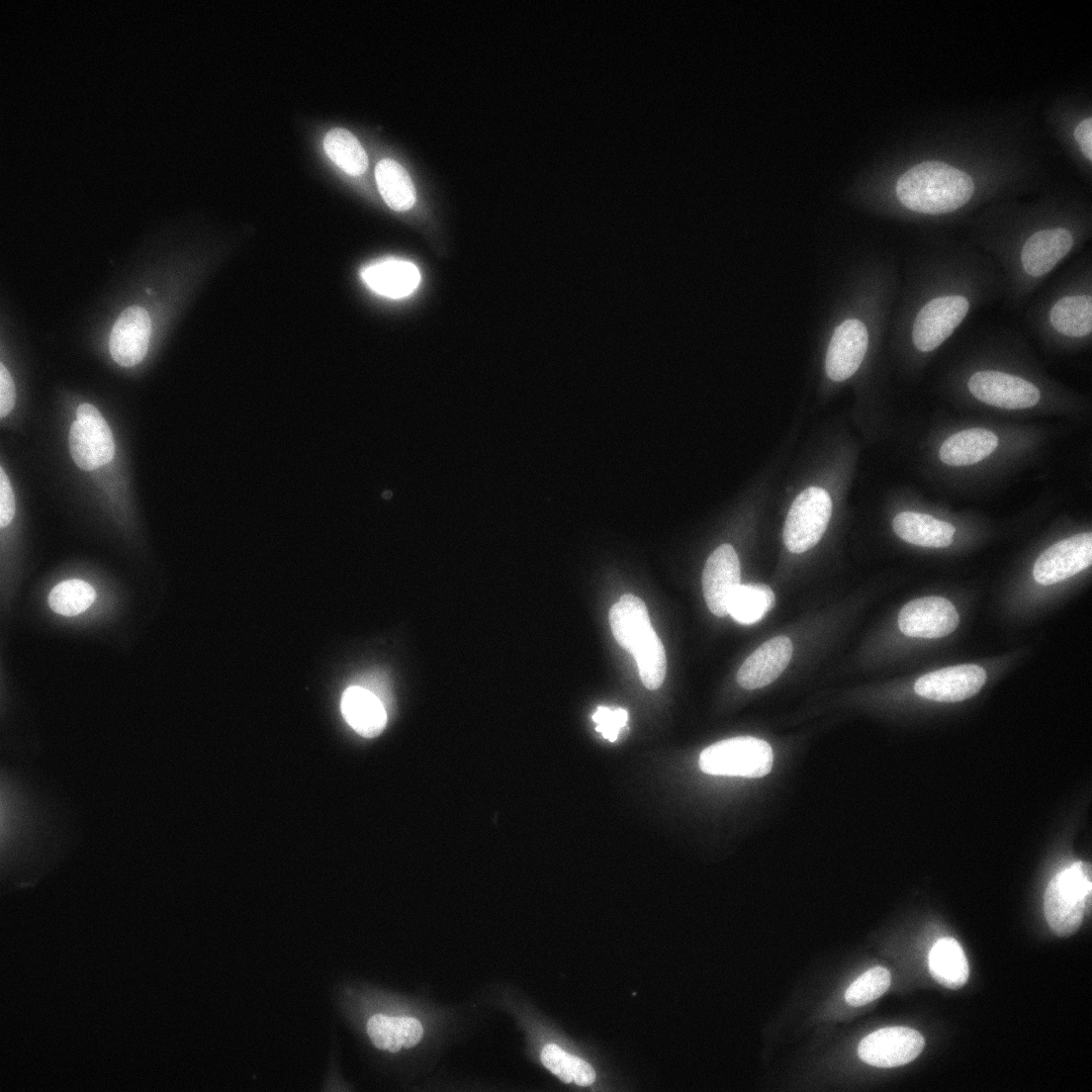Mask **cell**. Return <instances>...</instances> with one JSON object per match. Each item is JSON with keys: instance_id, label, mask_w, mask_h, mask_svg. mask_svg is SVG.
<instances>
[{"instance_id": "6da1fadb", "label": "cell", "mask_w": 1092, "mask_h": 1092, "mask_svg": "<svg viewBox=\"0 0 1092 1092\" xmlns=\"http://www.w3.org/2000/svg\"><path fill=\"white\" fill-rule=\"evenodd\" d=\"M1003 293L999 269L974 244L932 242L912 273L904 337L917 355H931Z\"/></svg>"}, {"instance_id": "7a4b0ae2", "label": "cell", "mask_w": 1092, "mask_h": 1092, "mask_svg": "<svg viewBox=\"0 0 1092 1092\" xmlns=\"http://www.w3.org/2000/svg\"><path fill=\"white\" fill-rule=\"evenodd\" d=\"M1069 218L994 222L977 230L971 243L999 269L1007 310L1023 309L1061 265L1086 249V223Z\"/></svg>"}, {"instance_id": "3957f363", "label": "cell", "mask_w": 1092, "mask_h": 1092, "mask_svg": "<svg viewBox=\"0 0 1092 1092\" xmlns=\"http://www.w3.org/2000/svg\"><path fill=\"white\" fill-rule=\"evenodd\" d=\"M1030 333L1045 346L1076 350L1092 337V253L1090 248L1047 281L1023 308Z\"/></svg>"}, {"instance_id": "277c9868", "label": "cell", "mask_w": 1092, "mask_h": 1092, "mask_svg": "<svg viewBox=\"0 0 1092 1092\" xmlns=\"http://www.w3.org/2000/svg\"><path fill=\"white\" fill-rule=\"evenodd\" d=\"M976 184L965 171L941 161H924L904 172L895 184L898 202L913 214L944 217L966 208Z\"/></svg>"}, {"instance_id": "5b68a950", "label": "cell", "mask_w": 1092, "mask_h": 1092, "mask_svg": "<svg viewBox=\"0 0 1092 1092\" xmlns=\"http://www.w3.org/2000/svg\"><path fill=\"white\" fill-rule=\"evenodd\" d=\"M1091 866L1075 862L1057 872L1048 882L1044 896L1046 920L1058 937L1078 930L1091 907Z\"/></svg>"}, {"instance_id": "8992f818", "label": "cell", "mask_w": 1092, "mask_h": 1092, "mask_svg": "<svg viewBox=\"0 0 1092 1092\" xmlns=\"http://www.w3.org/2000/svg\"><path fill=\"white\" fill-rule=\"evenodd\" d=\"M967 372L964 390L976 401L1002 410H1018L1037 406L1043 391L1038 380L1022 371L1008 370L1006 364L981 363Z\"/></svg>"}, {"instance_id": "52a82bcc", "label": "cell", "mask_w": 1092, "mask_h": 1092, "mask_svg": "<svg viewBox=\"0 0 1092 1092\" xmlns=\"http://www.w3.org/2000/svg\"><path fill=\"white\" fill-rule=\"evenodd\" d=\"M772 747L766 741L741 736L716 742L699 756V768L708 774L761 777L773 767Z\"/></svg>"}, {"instance_id": "ba28073f", "label": "cell", "mask_w": 1092, "mask_h": 1092, "mask_svg": "<svg viewBox=\"0 0 1092 1092\" xmlns=\"http://www.w3.org/2000/svg\"><path fill=\"white\" fill-rule=\"evenodd\" d=\"M832 513V500L824 489L809 487L793 500L783 527V542L792 553H803L824 534Z\"/></svg>"}, {"instance_id": "9c48e42d", "label": "cell", "mask_w": 1092, "mask_h": 1092, "mask_svg": "<svg viewBox=\"0 0 1092 1092\" xmlns=\"http://www.w3.org/2000/svg\"><path fill=\"white\" fill-rule=\"evenodd\" d=\"M68 441L73 461L84 471L109 463L115 455L112 431L100 411L90 404L77 408Z\"/></svg>"}, {"instance_id": "30bf717a", "label": "cell", "mask_w": 1092, "mask_h": 1092, "mask_svg": "<svg viewBox=\"0 0 1092 1092\" xmlns=\"http://www.w3.org/2000/svg\"><path fill=\"white\" fill-rule=\"evenodd\" d=\"M925 1045L922 1035L907 1027L882 1028L864 1037L858 1047L863 1061L889 1068L914 1060Z\"/></svg>"}, {"instance_id": "8fae6325", "label": "cell", "mask_w": 1092, "mask_h": 1092, "mask_svg": "<svg viewBox=\"0 0 1092 1092\" xmlns=\"http://www.w3.org/2000/svg\"><path fill=\"white\" fill-rule=\"evenodd\" d=\"M1092 563V534L1079 533L1045 550L1036 560L1033 576L1040 585L1062 582L1088 568Z\"/></svg>"}, {"instance_id": "7c38bea8", "label": "cell", "mask_w": 1092, "mask_h": 1092, "mask_svg": "<svg viewBox=\"0 0 1092 1092\" xmlns=\"http://www.w3.org/2000/svg\"><path fill=\"white\" fill-rule=\"evenodd\" d=\"M959 617L954 604L941 596H925L906 603L899 612L900 631L909 637L936 639L956 630Z\"/></svg>"}, {"instance_id": "4fadbf2b", "label": "cell", "mask_w": 1092, "mask_h": 1092, "mask_svg": "<svg viewBox=\"0 0 1092 1092\" xmlns=\"http://www.w3.org/2000/svg\"><path fill=\"white\" fill-rule=\"evenodd\" d=\"M986 681L983 668L962 664L930 672L914 684L915 692L927 699L956 702L975 695Z\"/></svg>"}, {"instance_id": "5bb4252c", "label": "cell", "mask_w": 1092, "mask_h": 1092, "mask_svg": "<svg viewBox=\"0 0 1092 1092\" xmlns=\"http://www.w3.org/2000/svg\"><path fill=\"white\" fill-rule=\"evenodd\" d=\"M869 337L867 325L859 318H849L837 326L825 360L828 377L840 382L853 376L865 357Z\"/></svg>"}, {"instance_id": "9a60e30c", "label": "cell", "mask_w": 1092, "mask_h": 1092, "mask_svg": "<svg viewBox=\"0 0 1092 1092\" xmlns=\"http://www.w3.org/2000/svg\"><path fill=\"white\" fill-rule=\"evenodd\" d=\"M741 585L740 562L730 544H722L708 557L702 573V590L709 610L717 616L728 614L727 606Z\"/></svg>"}, {"instance_id": "2e32d148", "label": "cell", "mask_w": 1092, "mask_h": 1092, "mask_svg": "<svg viewBox=\"0 0 1092 1092\" xmlns=\"http://www.w3.org/2000/svg\"><path fill=\"white\" fill-rule=\"evenodd\" d=\"M151 334V320L146 310L131 306L123 311L110 334V352L121 366L132 367L145 356Z\"/></svg>"}, {"instance_id": "e0dca14e", "label": "cell", "mask_w": 1092, "mask_h": 1092, "mask_svg": "<svg viewBox=\"0 0 1092 1092\" xmlns=\"http://www.w3.org/2000/svg\"><path fill=\"white\" fill-rule=\"evenodd\" d=\"M791 655L792 643L786 636L768 640L742 664L737 673L738 683L746 689L770 684L787 667Z\"/></svg>"}, {"instance_id": "ac0fdd59", "label": "cell", "mask_w": 1092, "mask_h": 1092, "mask_svg": "<svg viewBox=\"0 0 1092 1092\" xmlns=\"http://www.w3.org/2000/svg\"><path fill=\"white\" fill-rule=\"evenodd\" d=\"M360 276L375 293L391 299L410 296L420 282L419 270L413 263L396 258L370 263L361 269Z\"/></svg>"}, {"instance_id": "d6986e66", "label": "cell", "mask_w": 1092, "mask_h": 1092, "mask_svg": "<svg viewBox=\"0 0 1092 1092\" xmlns=\"http://www.w3.org/2000/svg\"><path fill=\"white\" fill-rule=\"evenodd\" d=\"M340 709L349 726L365 738L380 735L388 721V710L383 701L371 690L358 684L344 690Z\"/></svg>"}, {"instance_id": "ffe728a7", "label": "cell", "mask_w": 1092, "mask_h": 1092, "mask_svg": "<svg viewBox=\"0 0 1092 1092\" xmlns=\"http://www.w3.org/2000/svg\"><path fill=\"white\" fill-rule=\"evenodd\" d=\"M893 530L902 540L922 547L944 548L952 544L956 528L950 522L916 511L898 513Z\"/></svg>"}, {"instance_id": "44dd1931", "label": "cell", "mask_w": 1092, "mask_h": 1092, "mask_svg": "<svg viewBox=\"0 0 1092 1092\" xmlns=\"http://www.w3.org/2000/svg\"><path fill=\"white\" fill-rule=\"evenodd\" d=\"M998 445V437L985 428H968L948 437L940 447L939 457L949 466L973 465L989 456Z\"/></svg>"}, {"instance_id": "7402d4cb", "label": "cell", "mask_w": 1092, "mask_h": 1092, "mask_svg": "<svg viewBox=\"0 0 1092 1092\" xmlns=\"http://www.w3.org/2000/svg\"><path fill=\"white\" fill-rule=\"evenodd\" d=\"M608 619L616 642L628 652L652 628L645 603L629 593L622 595L611 606Z\"/></svg>"}, {"instance_id": "603a6c76", "label": "cell", "mask_w": 1092, "mask_h": 1092, "mask_svg": "<svg viewBox=\"0 0 1092 1092\" xmlns=\"http://www.w3.org/2000/svg\"><path fill=\"white\" fill-rule=\"evenodd\" d=\"M367 1033L377 1048L397 1052L402 1047L410 1048L417 1045L422 1038L423 1028L412 1017L376 1014L367 1022Z\"/></svg>"}, {"instance_id": "cb8c5ba5", "label": "cell", "mask_w": 1092, "mask_h": 1092, "mask_svg": "<svg viewBox=\"0 0 1092 1092\" xmlns=\"http://www.w3.org/2000/svg\"><path fill=\"white\" fill-rule=\"evenodd\" d=\"M929 970L941 985L957 989L968 978V963L959 943L950 937L938 940L929 954Z\"/></svg>"}, {"instance_id": "d4e9b609", "label": "cell", "mask_w": 1092, "mask_h": 1092, "mask_svg": "<svg viewBox=\"0 0 1092 1092\" xmlns=\"http://www.w3.org/2000/svg\"><path fill=\"white\" fill-rule=\"evenodd\" d=\"M378 189L387 203L395 211H407L415 202V190L407 170L397 161L382 159L375 168Z\"/></svg>"}, {"instance_id": "484cf974", "label": "cell", "mask_w": 1092, "mask_h": 1092, "mask_svg": "<svg viewBox=\"0 0 1092 1092\" xmlns=\"http://www.w3.org/2000/svg\"><path fill=\"white\" fill-rule=\"evenodd\" d=\"M774 603V594L766 585H740L732 593L727 611L741 624L760 621Z\"/></svg>"}, {"instance_id": "4316f807", "label": "cell", "mask_w": 1092, "mask_h": 1092, "mask_svg": "<svg viewBox=\"0 0 1092 1092\" xmlns=\"http://www.w3.org/2000/svg\"><path fill=\"white\" fill-rule=\"evenodd\" d=\"M323 147L329 158L350 175L362 174L368 166L367 154L357 137L342 128L330 130Z\"/></svg>"}, {"instance_id": "83f0119b", "label": "cell", "mask_w": 1092, "mask_h": 1092, "mask_svg": "<svg viewBox=\"0 0 1092 1092\" xmlns=\"http://www.w3.org/2000/svg\"><path fill=\"white\" fill-rule=\"evenodd\" d=\"M636 660L639 675L645 687L650 690L661 686L666 676V653L662 641L651 628L631 649Z\"/></svg>"}, {"instance_id": "f1b7e54d", "label": "cell", "mask_w": 1092, "mask_h": 1092, "mask_svg": "<svg viewBox=\"0 0 1092 1092\" xmlns=\"http://www.w3.org/2000/svg\"><path fill=\"white\" fill-rule=\"evenodd\" d=\"M95 590L88 583L72 579L59 583L50 592L48 603L51 609L65 616L85 611L95 600Z\"/></svg>"}, {"instance_id": "f546056e", "label": "cell", "mask_w": 1092, "mask_h": 1092, "mask_svg": "<svg viewBox=\"0 0 1092 1092\" xmlns=\"http://www.w3.org/2000/svg\"><path fill=\"white\" fill-rule=\"evenodd\" d=\"M891 983V974L882 966L872 967L860 975L846 990L845 1000L858 1007L865 1005L887 991Z\"/></svg>"}, {"instance_id": "4dcf8cb0", "label": "cell", "mask_w": 1092, "mask_h": 1092, "mask_svg": "<svg viewBox=\"0 0 1092 1092\" xmlns=\"http://www.w3.org/2000/svg\"><path fill=\"white\" fill-rule=\"evenodd\" d=\"M592 718L596 724L595 731L604 739L614 742L620 730L626 725L628 714L623 708L598 706Z\"/></svg>"}, {"instance_id": "1f68e13d", "label": "cell", "mask_w": 1092, "mask_h": 1092, "mask_svg": "<svg viewBox=\"0 0 1092 1092\" xmlns=\"http://www.w3.org/2000/svg\"><path fill=\"white\" fill-rule=\"evenodd\" d=\"M540 1059L543 1065L563 1082L570 1083L573 1081L571 1075V1054L567 1053L560 1046L553 1044L545 1046L541 1051Z\"/></svg>"}, {"instance_id": "d6a6232c", "label": "cell", "mask_w": 1092, "mask_h": 1092, "mask_svg": "<svg viewBox=\"0 0 1092 1092\" xmlns=\"http://www.w3.org/2000/svg\"><path fill=\"white\" fill-rule=\"evenodd\" d=\"M15 515V497L8 476L0 468V526H8Z\"/></svg>"}, {"instance_id": "836d02e7", "label": "cell", "mask_w": 1092, "mask_h": 1092, "mask_svg": "<svg viewBox=\"0 0 1092 1092\" xmlns=\"http://www.w3.org/2000/svg\"><path fill=\"white\" fill-rule=\"evenodd\" d=\"M15 386L11 374L0 363V416H6L15 405Z\"/></svg>"}, {"instance_id": "e575fe53", "label": "cell", "mask_w": 1092, "mask_h": 1092, "mask_svg": "<svg viewBox=\"0 0 1092 1092\" xmlns=\"http://www.w3.org/2000/svg\"><path fill=\"white\" fill-rule=\"evenodd\" d=\"M572 1080L580 1086H588L594 1081L595 1073L592 1067L580 1057L571 1055Z\"/></svg>"}, {"instance_id": "d590c367", "label": "cell", "mask_w": 1092, "mask_h": 1092, "mask_svg": "<svg viewBox=\"0 0 1092 1092\" xmlns=\"http://www.w3.org/2000/svg\"><path fill=\"white\" fill-rule=\"evenodd\" d=\"M1074 136L1082 153L1088 160L1092 159V118L1082 120L1074 131Z\"/></svg>"}, {"instance_id": "8d00e7d4", "label": "cell", "mask_w": 1092, "mask_h": 1092, "mask_svg": "<svg viewBox=\"0 0 1092 1092\" xmlns=\"http://www.w3.org/2000/svg\"><path fill=\"white\" fill-rule=\"evenodd\" d=\"M145 292H146L147 294H150V293H151V290H148V289H146V290H145Z\"/></svg>"}]
</instances>
